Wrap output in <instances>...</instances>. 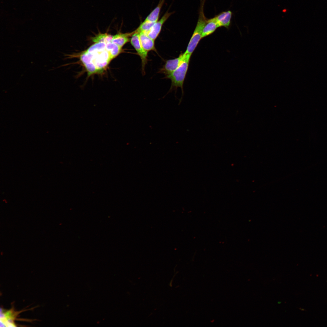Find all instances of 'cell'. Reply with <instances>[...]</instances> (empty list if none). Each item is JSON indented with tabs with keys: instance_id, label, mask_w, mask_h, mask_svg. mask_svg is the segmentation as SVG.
I'll return each mask as SVG.
<instances>
[{
	"instance_id": "10",
	"label": "cell",
	"mask_w": 327,
	"mask_h": 327,
	"mask_svg": "<svg viewBox=\"0 0 327 327\" xmlns=\"http://www.w3.org/2000/svg\"><path fill=\"white\" fill-rule=\"evenodd\" d=\"M219 27L214 17L207 19L203 30L202 38L212 34Z\"/></svg>"
},
{
	"instance_id": "6",
	"label": "cell",
	"mask_w": 327,
	"mask_h": 327,
	"mask_svg": "<svg viewBox=\"0 0 327 327\" xmlns=\"http://www.w3.org/2000/svg\"><path fill=\"white\" fill-rule=\"evenodd\" d=\"M183 56L184 54H181L177 58L167 60L161 71L166 75L171 74L179 66Z\"/></svg>"
},
{
	"instance_id": "5",
	"label": "cell",
	"mask_w": 327,
	"mask_h": 327,
	"mask_svg": "<svg viewBox=\"0 0 327 327\" xmlns=\"http://www.w3.org/2000/svg\"><path fill=\"white\" fill-rule=\"evenodd\" d=\"M172 14V12H166L159 20L154 23L147 35L155 40L160 33L163 25Z\"/></svg>"
},
{
	"instance_id": "4",
	"label": "cell",
	"mask_w": 327,
	"mask_h": 327,
	"mask_svg": "<svg viewBox=\"0 0 327 327\" xmlns=\"http://www.w3.org/2000/svg\"><path fill=\"white\" fill-rule=\"evenodd\" d=\"M130 42L141 59L142 70L144 71L145 65L147 61L148 52L144 50L141 45L139 38V33L134 31V32L131 36Z\"/></svg>"
},
{
	"instance_id": "2",
	"label": "cell",
	"mask_w": 327,
	"mask_h": 327,
	"mask_svg": "<svg viewBox=\"0 0 327 327\" xmlns=\"http://www.w3.org/2000/svg\"><path fill=\"white\" fill-rule=\"evenodd\" d=\"M183 54V59L179 66L171 74L166 75L167 78L170 79L171 81V87L167 94L171 92L173 90H176L178 88H180L181 89L182 96L180 99L179 104L180 103L183 99L184 94L183 84L191 56Z\"/></svg>"
},
{
	"instance_id": "11",
	"label": "cell",
	"mask_w": 327,
	"mask_h": 327,
	"mask_svg": "<svg viewBox=\"0 0 327 327\" xmlns=\"http://www.w3.org/2000/svg\"><path fill=\"white\" fill-rule=\"evenodd\" d=\"M134 32V31L125 33H119L113 36L111 42L122 48L129 41V37L131 36Z\"/></svg>"
},
{
	"instance_id": "3",
	"label": "cell",
	"mask_w": 327,
	"mask_h": 327,
	"mask_svg": "<svg viewBox=\"0 0 327 327\" xmlns=\"http://www.w3.org/2000/svg\"><path fill=\"white\" fill-rule=\"evenodd\" d=\"M206 1V0H200L198 21L186 50L184 53L185 54L191 55L200 39H202L203 30L207 19L205 17L204 12V7Z\"/></svg>"
},
{
	"instance_id": "14",
	"label": "cell",
	"mask_w": 327,
	"mask_h": 327,
	"mask_svg": "<svg viewBox=\"0 0 327 327\" xmlns=\"http://www.w3.org/2000/svg\"><path fill=\"white\" fill-rule=\"evenodd\" d=\"M113 35L107 33L99 34L96 36L92 38V41L94 43L103 42L107 43L111 42L113 38Z\"/></svg>"
},
{
	"instance_id": "7",
	"label": "cell",
	"mask_w": 327,
	"mask_h": 327,
	"mask_svg": "<svg viewBox=\"0 0 327 327\" xmlns=\"http://www.w3.org/2000/svg\"><path fill=\"white\" fill-rule=\"evenodd\" d=\"M230 10L222 12L214 17L219 27H223L228 28L230 26L232 16Z\"/></svg>"
},
{
	"instance_id": "8",
	"label": "cell",
	"mask_w": 327,
	"mask_h": 327,
	"mask_svg": "<svg viewBox=\"0 0 327 327\" xmlns=\"http://www.w3.org/2000/svg\"><path fill=\"white\" fill-rule=\"evenodd\" d=\"M80 59L86 69L88 72V75L90 76L98 73L95 65L93 62L91 57L86 51L81 54Z\"/></svg>"
},
{
	"instance_id": "12",
	"label": "cell",
	"mask_w": 327,
	"mask_h": 327,
	"mask_svg": "<svg viewBox=\"0 0 327 327\" xmlns=\"http://www.w3.org/2000/svg\"><path fill=\"white\" fill-rule=\"evenodd\" d=\"M165 0H160L157 6L147 16L145 21L155 22L158 21L161 9Z\"/></svg>"
},
{
	"instance_id": "15",
	"label": "cell",
	"mask_w": 327,
	"mask_h": 327,
	"mask_svg": "<svg viewBox=\"0 0 327 327\" xmlns=\"http://www.w3.org/2000/svg\"><path fill=\"white\" fill-rule=\"evenodd\" d=\"M155 23L144 20L140 24L135 31L138 33L144 32L147 34L149 31Z\"/></svg>"
},
{
	"instance_id": "13",
	"label": "cell",
	"mask_w": 327,
	"mask_h": 327,
	"mask_svg": "<svg viewBox=\"0 0 327 327\" xmlns=\"http://www.w3.org/2000/svg\"><path fill=\"white\" fill-rule=\"evenodd\" d=\"M106 48L112 59L117 57L122 51V48L111 42L107 43Z\"/></svg>"
},
{
	"instance_id": "16",
	"label": "cell",
	"mask_w": 327,
	"mask_h": 327,
	"mask_svg": "<svg viewBox=\"0 0 327 327\" xmlns=\"http://www.w3.org/2000/svg\"><path fill=\"white\" fill-rule=\"evenodd\" d=\"M281 303V302H278V304H280Z\"/></svg>"
},
{
	"instance_id": "1",
	"label": "cell",
	"mask_w": 327,
	"mask_h": 327,
	"mask_svg": "<svg viewBox=\"0 0 327 327\" xmlns=\"http://www.w3.org/2000/svg\"><path fill=\"white\" fill-rule=\"evenodd\" d=\"M106 47L105 43L97 42L91 45L86 51L98 73L104 71L112 60Z\"/></svg>"
},
{
	"instance_id": "9",
	"label": "cell",
	"mask_w": 327,
	"mask_h": 327,
	"mask_svg": "<svg viewBox=\"0 0 327 327\" xmlns=\"http://www.w3.org/2000/svg\"><path fill=\"white\" fill-rule=\"evenodd\" d=\"M140 42L144 50L148 52L150 51H155L154 40L144 32L139 33Z\"/></svg>"
}]
</instances>
